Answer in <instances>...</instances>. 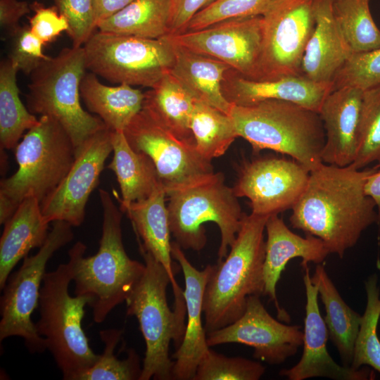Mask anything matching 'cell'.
Returning <instances> with one entry per match:
<instances>
[{
	"instance_id": "obj_13",
	"label": "cell",
	"mask_w": 380,
	"mask_h": 380,
	"mask_svg": "<svg viewBox=\"0 0 380 380\" xmlns=\"http://www.w3.org/2000/svg\"><path fill=\"white\" fill-rule=\"evenodd\" d=\"M315 0H272L262 18L261 52L253 80L300 75L306 45L315 26Z\"/></svg>"
},
{
	"instance_id": "obj_17",
	"label": "cell",
	"mask_w": 380,
	"mask_h": 380,
	"mask_svg": "<svg viewBox=\"0 0 380 380\" xmlns=\"http://www.w3.org/2000/svg\"><path fill=\"white\" fill-rule=\"evenodd\" d=\"M303 331L298 325L277 321L267 311L260 296H250L243 315L236 322L207 334L209 347L240 343L254 349L253 357L270 365H279L303 345Z\"/></svg>"
},
{
	"instance_id": "obj_36",
	"label": "cell",
	"mask_w": 380,
	"mask_h": 380,
	"mask_svg": "<svg viewBox=\"0 0 380 380\" xmlns=\"http://www.w3.org/2000/svg\"><path fill=\"white\" fill-rule=\"evenodd\" d=\"M122 334V330L116 329L99 332L104 343L103 351L77 380H139L142 367H140L139 358L135 351L129 350L127 357L123 360L118 359L114 353Z\"/></svg>"
},
{
	"instance_id": "obj_10",
	"label": "cell",
	"mask_w": 380,
	"mask_h": 380,
	"mask_svg": "<svg viewBox=\"0 0 380 380\" xmlns=\"http://www.w3.org/2000/svg\"><path fill=\"white\" fill-rule=\"evenodd\" d=\"M87 70L113 83L152 88L174 63L166 36L142 38L94 32L83 45Z\"/></svg>"
},
{
	"instance_id": "obj_38",
	"label": "cell",
	"mask_w": 380,
	"mask_h": 380,
	"mask_svg": "<svg viewBox=\"0 0 380 380\" xmlns=\"http://www.w3.org/2000/svg\"><path fill=\"white\" fill-rule=\"evenodd\" d=\"M265 367L241 357H227L211 349L200 360L193 380H258Z\"/></svg>"
},
{
	"instance_id": "obj_44",
	"label": "cell",
	"mask_w": 380,
	"mask_h": 380,
	"mask_svg": "<svg viewBox=\"0 0 380 380\" xmlns=\"http://www.w3.org/2000/svg\"><path fill=\"white\" fill-rule=\"evenodd\" d=\"M217 0H170L168 33L175 35L186 32L193 17Z\"/></svg>"
},
{
	"instance_id": "obj_29",
	"label": "cell",
	"mask_w": 380,
	"mask_h": 380,
	"mask_svg": "<svg viewBox=\"0 0 380 380\" xmlns=\"http://www.w3.org/2000/svg\"><path fill=\"white\" fill-rule=\"evenodd\" d=\"M311 279L324 307L323 318L329 337L338 350L343 365L350 367L362 315L344 301L322 264L317 265Z\"/></svg>"
},
{
	"instance_id": "obj_23",
	"label": "cell",
	"mask_w": 380,
	"mask_h": 380,
	"mask_svg": "<svg viewBox=\"0 0 380 380\" xmlns=\"http://www.w3.org/2000/svg\"><path fill=\"white\" fill-rule=\"evenodd\" d=\"M362 96L363 90L345 87L330 92L323 101L319 114L325 132L324 163L346 167L355 160Z\"/></svg>"
},
{
	"instance_id": "obj_35",
	"label": "cell",
	"mask_w": 380,
	"mask_h": 380,
	"mask_svg": "<svg viewBox=\"0 0 380 380\" xmlns=\"http://www.w3.org/2000/svg\"><path fill=\"white\" fill-rule=\"evenodd\" d=\"M367 303L355 341L350 367L369 366L380 374V340L377 327L380 318V289L374 273L365 281Z\"/></svg>"
},
{
	"instance_id": "obj_15",
	"label": "cell",
	"mask_w": 380,
	"mask_h": 380,
	"mask_svg": "<svg viewBox=\"0 0 380 380\" xmlns=\"http://www.w3.org/2000/svg\"><path fill=\"white\" fill-rule=\"evenodd\" d=\"M113 152L111 130L105 127L75 152L74 163L58 186L40 203L49 222L65 221L80 226L89 197L99 182L104 163Z\"/></svg>"
},
{
	"instance_id": "obj_18",
	"label": "cell",
	"mask_w": 380,
	"mask_h": 380,
	"mask_svg": "<svg viewBox=\"0 0 380 380\" xmlns=\"http://www.w3.org/2000/svg\"><path fill=\"white\" fill-rule=\"evenodd\" d=\"M304 269L303 283L306 304L303 329V350L293 367L279 371L289 380L325 377L334 380H367L374 376L368 368L353 369L340 365L329 355L327 343L329 332L318 305V290L312 283L308 265Z\"/></svg>"
},
{
	"instance_id": "obj_6",
	"label": "cell",
	"mask_w": 380,
	"mask_h": 380,
	"mask_svg": "<svg viewBox=\"0 0 380 380\" xmlns=\"http://www.w3.org/2000/svg\"><path fill=\"white\" fill-rule=\"evenodd\" d=\"M86 70L83 46L64 48L30 74L26 95L28 110L58 120L71 138L75 152L88 138L106 127L100 118L81 106L80 87Z\"/></svg>"
},
{
	"instance_id": "obj_48",
	"label": "cell",
	"mask_w": 380,
	"mask_h": 380,
	"mask_svg": "<svg viewBox=\"0 0 380 380\" xmlns=\"http://www.w3.org/2000/svg\"><path fill=\"white\" fill-rule=\"evenodd\" d=\"M333 1H334V0H333Z\"/></svg>"
},
{
	"instance_id": "obj_8",
	"label": "cell",
	"mask_w": 380,
	"mask_h": 380,
	"mask_svg": "<svg viewBox=\"0 0 380 380\" xmlns=\"http://www.w3.org/2000/svg\"><path fill=\"white\" fill-rule=\"evenodd\" d=\"M145 271L125 302L127 314L134 316L146 343L139 380L172 379L174 360L170 357L171 341L177 348L182 342V328L168 305L167 289L170 279L163 266L139 244Z\"/></svg>"
},
{
	"instance_id": "obj_42",
	"label": "cell",
	"mask_w": 380,
	"mask_h": 380,
	"mask_svg": "<svg viewBox=\"0 0 380 380\" xmlns=\"http://www.w3.org/2000/svg\"><path fill=\"white\" fill-rule=\"evenodd\" d=\"M8 58L18 71L30 74L49 56L43 52L44 44L31 32L29 26H20L12 35Z\"/></svg>"
},
{
	"instance_id": "obj_11",
	"label": "cell",
	"mask_w": 380,
	"mask_h": 380,
	"mask_svg": "<svg viewBox=\"0 0 380 380\" xmlns=\"http://www.w3.org/2000/svg\"><path fill=\"white\" fill-rule=\"evenodd\" d=\"M72 225L55 221L38 252L25 256L20 267L10 274L0 300V341L11 336L24 339L32 353L46 349L45 340L38 334L32 315L38 307L40 289L46 265L55 253L74 237Z\"/></svg>"
},
{
	"instance_id": "obj_30",
	"label": "cell",
	"mask_w": 380,
	"mask_h": 380,
	"mask_svg": "<svg viewBox=\"0 0 380 380\" xmlns=\"http://www.w3.org/2000/svg\"><path fill=\"white\" fill-rule=\"evenodd\" d=\"M196 101L169 71L144 92L142 107L177 138L195 144L191 120Z\"/></svg>"
},
{
	"instance_id": "obj_22",
	"label": "cell",
	"mask_w": 380,
	"mask_h": 380,
	"mask_svg": "<svg viewBox=\"0 0 380 380\" xmlns=\"http://www.w3.org/2000/svg\"><path fill=\"white\" fill-rule=\"evenodd\" d=\"M222 91L232 105L246 106L276 99L293 102L319 113L325 98L332 91V83L316 82L302 75L256 81L229 68L222 82Z\"/></svg>"
},
{
	"instance_id": "obj_32",
	"label": "cell",
	"mask_w": 380,
	"mask_h": 380,
	"mask_svg": "<svg viewBox=\"0 0 380 380\" xmlns=\"http://www.w3.org/2000/svg\"><path fill=\"white\" fill-rule=\"evenodd\" d=\"M18 70L9 58L0 64V144L1 149L16 147L25 130L39 119L22 102L17 84Z\"/></svg>"
},
{
	"instance_id": "obj_26",
	"label": "cell",
	"mask_w": 380,
	"mask_h": 380,
	"mask_svg": "<svg viewBox=\"0 0 380 380\" xmlns=\"http://www.w3.org/2000/svg\"><path fill=\"white\" fill-rule=\"evenodd\" d=\"M171 42L175 61L170 72L196 101L210 105L229 115L232 104L223 96L222 82L230 67L216 58Z\"/></svg>"
},
{
	"instance_id": "obj_20",
	"label": "cell",
	"mask_w": 380,
	"mask_h": 380,
	"mask_svg": "<svg viewBox=\"0 0 380 380\" xmlns=\"http://www.w3.org/2000/svg\"><path fill=\"white\" fill-rule=\"evenodd\" d=\"M172 255L183 272L187 317L182 342L172 356L175 360L172 379L193 380L200 360L210 348L202 313L204 292L213 265L201 270L196 269L175 241L172 242Z\"/></svg>"
},
{
	"instance_id": "obj_31",
	"label": "cell",
	"mask_w": 380,
	"mask_h": 380,
	"mask_svg": "<svg viewBox=\"0 0 380 380\" xmlns=\"http://www.w3.org/2000/svg\"><path fill=\"white\" fill-rule=\"evenodd\" d=\"M170 0H134L123 9L100 21L101 32L148 39L168 33Z\"/></svg>"
},
{
	"instance_id": "obj_4",
	"label": "cell",
	"mask_w": 380,
	"mask_h": 380,
	"mask_svg": "<svg viewBox=\"0 0 380 380\" xmlns=\"http://www.w3.org/2000/svg\"><path fill=\"white\" fill-rule=\"evenodd\" d=\"M229 115L238 137L249 142L254 153L270 149L287 155L310 171L323 163L325 132L318 113L271 99L251 106L232 105Z\"/></svg>"
},
{
	"instance_id": "obj_37",
	"label": "cell",
	"mask_w": 380,
	"mask_h": 380,
	"mask_svg": "<svg viewBox=\"0 0 380 380\" xmlns=\"http://www.w3.org/2000/svg\"><path fill=\"white\" fill-rule=\"evenodd\" d=\"M380 167V84L363 91L357 153L350 165L357 170L372 163Z\"/></svg>"
},
{
	"instance_id": "obj_24",
	"label": "cell",
	"mask_w": 380,
	"mask_h": 380,
	"mask_svg": "<svg viewBox=\"0 0 380 380\" xmlns=\"http://www.w3.org/2000/svg\"><path fill=\"white\" fill-rule=\"evenodd\" d=\"M333 0H315V26L306 45L300 75L316 82L332 83L353 53L333 13Z\"/></svg>"
},
{
	"instance_id": "obj_14",
	"label": "cell",
	"mask_w": 380,
	"mask_h": 380,
	"mask_svg": "<svg viewBox=\"0 0 380 380\" xmlns=\"http://www.w3.org/2000/svg\"><path fill=\"white\" fill-rule=\"evenodd\" d=\"M310 172L293 158L261 157L243 163L232 188L238 198H248L251 213L270 217L292 209Z\"/></svg>"
},
{
	"instance_id": "obj_27",
	"label": "cell",
	"mask_w": 380,
	"mask_h": 380,
	"mask_svg": "<svg viewBox=\"0 0 380 380\" xmlns=\"http://www.w3.org/2000/svg\"><path fill=\"white\" fill-rule=\"evenodd\" d=\"M80 91L89 110L113 131H124L142 108L144 99V92L139 89L127 84H103L91 72H85Z\"/></svg>"
},
{
	"instance_id": "obj_28",
	"label": "cell",
	"mask_w": 380,
	"mask_h": 380,
	"mask_svg": "<svg viewBox=\"0 0 380 380\" xmlns=\"http://www.w3.org/2000/svg\"><path fill=\"white\" fill-rule=\"evenodd\" d=\"M113 159L107 167L113 171L121 191L120 205L148 198L163 186L152 160L128 144L123 131L111 130Z\"/></svg>"
},
{
	"instance_id": "obj_33",
	"label": "cell",
	"mask_w": 380,
	"mask_h": 380,
	"mask_svg": "<svg viewBox=\"0 0 380 380\" xmlns=\"http://www.w3.org/2000/svg\"><path fill=\"white\" fill-rule=\"evenodd\" d=\"M191 129L198 152L207 160L224 155L239 137L231 116L201 101H196Z\"/></svg>"
},
{
	"instance_id": "obj_34",
	"label": "cell",
	"mask_w": 380,
	"mask_h": 380,
	"mask_svg": "<svg viewBox=\"0 0 380 380\" xmlns=\"http://www.w3.org/2000/svg\"><path fill=\"white\" fill-rule=\"evenodd\" d=\"M369 0H334L333 13L353 52L380 48V30L369 9Z\"/></svg>"
},
{
	"instance_id": "obj_12",
	"label": "cell",
	"mask_w": 380,
	"mask_h": 380,
	"mask_svg": "<svg viewBox=\"0 0 380 380\" xmlns=\"http://www.w3.org/2000/svg\"><path fill=\"white\" fill-rule=\"evenodd\" d=\"M133 150L153 162L166 196L203 182L215 174L194 144L175 136L142 107L123 131Z\"/></svg>"
},
{
	"instance_id": "obj_16",
	"label": "cell",
	"mask_w": 380,
	"mask_h": 380,
	"mask_svg": "<svg viewBox=\"0 0 380 380\" xmlns=\"http://www.w3.org/2000/svg\"><path fill=\"white\" fill-rule=\"evenodd\" d=\"M166 36L191 51L222 61L246 78H255L262 46V15L225 20L199 30Z\"/></svg>"
},
{
	"instance_id": "obj_9",
	"label": "cell",
	"mask_w": 380,
	"mask_h": 380,
	"mask_svg": "<svg viewBox=\"0 0 380 380\" xmlns=\"http://www.w3.org/2000/svg\"><path fill=\"white\" fill-rule=\"evenodd\" d=\"M17 171L0 182V197L15 207L26 198L40 203L71 168L75 149L68 132L53 117L41 115L15 148Z\"/></svg>"
},
{
	"instance_id": "obj_45",
	"label": "cell",
	"mask_w": 380,
	"mask_h": 380,
	"mask_svg": "<svg viewBox=\"0 0 380 380\" xmlns=\"http://www.w3.org/2000/svg\"><path fill=\"white\" fill-rule=\"evenodd\" d=\"M31 6L25 1L0 0V25L11 36L20 27V19L28 14Z\"/></svg>"
},
{
	"instance_id": "obj_40",
	"label": "cell",
	"mask_w": 380,
	"mask_h": 380,
	"mask_svg": "<svg viewBox=\"0 0 380 380\" xmlns=\"http://www.w3.org/2000/svg\"><path fill=\"white\" fill-rule=\"evenodd\" d=\"M272 0H217L196 13L186 31H196L225 20L262 15Z\"/></svg>"
},
{
	"instance_id": "obj_19",
	"label": "cell",
	"mask_w": 380,
	"mask_h": 380,
	"mask_svg": "<svg viewBox=\"0 0 380 380\" xmlns=\"http://www.w3.org/2000/svg\"><path fill=\"white\" fill-rule=\"evenodd\" d=\"M166 193L163 186L157 189L148 198L120 205V209L130 219L133 227L143 243L139 242L160 262L170 279L175 297L174 312L179 322L185 324L186 308L184 291L175 278L179 270L174 263L170 241V228L165 204Z\"/></svg>"
},
{
	"instance_id": "obj_5",
	"label": "cell",
	"mask_w": 380,
	"mask_h": 380,
	"mask_svg": "<svg viewBox=\"0 0 380 380\" xmlns=\"http://www.w3.org/2000/svg\"><path fill=\"white\" fill-rule=\"evenodd\" d=\"M72 281L69 260L45 273L40 289V317L35 323L65 380H77L99 356L89 346L82 329L84 307L89 300L84 296L69 294Z\"/></svg>"
},
{
	"instance_id": "obj_43",
	"label": "cell",
	"mask_w": 380,
	"mask_h": 380,
	"mask_svg": "<svg viewBox=\"0 0 380 380\" xmlns=\"http://www.w3.org/2000/svg\"><path fill=\"white\" fill-rule=\"evenodd\" d=\"M34 15L30 18V29L42 43L52 42L63 32L69 29L67 18L59 13L57 8L45 7L34 2L31 6Z\"/></svg>"
},
{
	"instance_id": "obj_3",
	"label": "cell",
	"mask_w": 380,
	"mask_h": 380,
	"mask_svg": "<svg viewBox=\"0 0 380 380\" xmlns=\"http://www.w3.org/2000/svg\"><path fill=\"white\" fill-rule=\"evenodd\" d=\"M268 217L246 214L229 254L213 265L203 303L207 334L236 322L244 313L248 298L263 294Z\"/></svg>"
},
{
	"instance_id": "obj_46",
	"label": "cell",
	"mask_w": 380,
	"mask_h": 380,
	"mask_svg": "<svg viewBox=\"0 0 380 380\" xmlns=\"http://www.w3.org/2000/svg\"><path fill=\"white\" fill-rule=\"evenodd\" d=\"M134 0H94L95 16L97 24L120 10Z\"/></svg>"
},
{
	"instance_id": "obj_7",
	"label": "cell",
	"mask_w": 380,
	"mask_h": 380,
	"mask_svg": "<svg viewBox=\"0 0 380 380\" xmlns=\"http://www.w3.org/2000/svg\"><path fill=\"white\" fill-rule=\"evenodd\" d=\"M171 234L182 249L199 251L207 242L203 224L215 223L220 231L218 261L228 254L239 232L243 217L233 188L224 183L222 172L210 179L167 195Z\"/></svg>"
},
{
	"instance_id": "obj_41",
	"label": "cell",
	"mask_w": 380,
	"mask_h": 380,
	"mask_svg": "<svg viewBox=\"0 0 380 380\" xmlns=\"http://www.w3.org/2000/svg\"><path fill=\"white\" fill-rule=\"evenodd\" d=\"M52 1L68 21L67 32L72 41V46H82L97 28L94 0Z\"/></svg>"
},
{
	"instance_id": "obj_25",
	"label": "cell",
	"mask_w": 380,
	"mask_h": 380,
	"mask_svg": "<svg viewBox=\"0 0 380 380\" xmlns=\"http://www.w3.org/2000/svg\"><path fill=\"white\" fill-rule=\"evenodd\" d=\"M40 201L35 197L24 199L4 224L0 239V288L3 289L18 262L34 248H40L49 232Z\"/></svg>"
},
{
	"instance_id": "obj_1",
	"label": "cell",
	"mask_w": 380,
	"mask_h": 380,
	"mask_svg": "<svg viewBox=\"0 0 380 380\" xmlns=\"http://www.w3.org/2000/svg\"><path fill=\"white\" fill-rule=\"evenodd\" d=\"M377 168L323 163L311 170L291 209V226L320 239L329 254L342 259L368 227L380 222L376 204L365 190L367 177Z\"/></svg>"
},
{
	"instance_id": "obj_39",
	"label": "cell",
	"mask_w": 380,
	"mask_h": 380,
	"mask_svg": "<svg viewBox=\"0 0 380 380\" xmlns=\"http://www.w3.org/2000/svg\"><path fill=\"white\" fill-rule=\"evenodd\" d=\"M380 84V48L353 52L336 74L332 91L345 87L362 90Z\"/></svg>"
},
{
	"instance_id": "obj_21",
	"label": "cell",
	"mask_w": 380,
	"mask_h": 380,
	"mask_svg": "<svg viewBox=\"0 0 380 380\" xmlns=\"http://www.w3.org/2000/svg\"><path fill=\"white\" fill-rule=\"evenodd\" d=\"M267 240L263 264L264 295L275 305L278 318L290 321L289 315L279 305L277 296V284L289 260L300 258L301 266L312 262L321 264L329 252L319 238L306 234L302 237L295 234L278 215H270L265 224Z\"/></svg>"
},
{
	"instance_id": "obj_47",
	"label": "cell",
	"mask_w": 380,
	"mask_h": 380,
	"mask_svg": "<svg viewBox=\"0 0 380 380\" xmlns=\"http://www.w3.org/2000/svg\"><path fill=\"white\" fill-rule=\"evenodd\" d=\"M365 190V193L374 201L380 214V167L367 177Z\"/></svg>"
},
{
	"instance_id": "obj_2",
	"label": "cell",
	"mask_w": 380,
	"mask_h": 380,
	"mask_svg": "<svg viewBox=\"0 0 380 380\" xmlns=\"http://www.w3.org/2000/svg\"><path fill=\"white\" fill-rule=\"evenodd\" d=\"M103 210L102 234L96 254L84 257L86 245L77 241L69 250L75 293L89 300L94 321L103 322L126 300L145 271V263L132 260L122 241V211L110 194L99 189Z\"/></svg>"
}]
</instances>
